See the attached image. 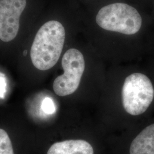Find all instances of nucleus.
Instances as JSON below:
<instances>
[{
    "mask_svg": "<svg viewBox=\"0 0 154 154\" xmlns=\"http://www.w3.org/2000/svg\"><path fill=\"white\" fill-rule=\"evenodd\" d=\"M65 30L61 23L50 21L39 29L30 50L33 65L42 71L49 70L59 60L65 43Z\"/></svg>",
    "mask_w": 154,
    "mask_h": 154,
    "instance_id": "f257e3e1",
    "label": "nucleus"
},
{
    "mask_svg": "<svg viewBox=\"0 0 154 154\" xmlns=\"http://www.w3.org/2000/svg\"><path fill=\"white\" fill-rule=\"evenodd\" d=\"M96 22L100 28L109 31L132 35L141 28L142 19L134 8L124 3H114L100 9Z\"/></svg>",
    "mask_w": 154,
    "mask_h": 154,
    "instance_id": "f03ea898",
    "label": "nucleus"
},
{
    "mask_svg": "<svg viewBox=\"0 0 154 154\" xmlns=\"http://www.w3.org/2000/svg\"><path fill=\"white\" fill-rule=\"evenodd\" d=\"M123 106L127 113L139 116L148 109L154 97L150 79L144 74L134 73L126 78L123 86Z\"/></svg>",
    "mask_w": 154,
    "mask_h": 154,
    "instance_id": "7ed1b4c3",
    "label": "nucleus"
},
{
    "mask_svg": "<svg viewBox=\"0 0 154 154\" xmlns=\"http://www.w3.org/2000/svg\"><path fill=\"white\" fill-rule=\"evenodd\" d=\"M63 74L57 77L53 82V90L60 97L74 93L78 88L85 67L83 54L76 49L66 51L62 60Z\"/></svg>",
    "mask_w": 154,
    "mask_h": 154,
    "instance_id": "20e7f679",
    "label": "nucleus"
},
{
    "mask_svg": "<svg viewBox=\"0 0 154 154\" xmlns=\"http://www.w3.org/2000/svg\"><path fill=\"white\" fill-rule=\"evenodd\" d=\"M26 0H0V39L8 42L16 37L20 18Z\"/></svg>",
    "mask_w": 154,
    "mask_h": 154,
    "instance_id": "39448f33",
    "label": "nucleus"
},
{
    "mask_svg": "<svg viewBox=\"0 0 154 154\" xmlns=\"http://www.w3.org/2000/svg\"><path fill=\"white\" fill-rule=\"evenodd\" d=\"M47 154H94V149L85 140H67L53 144Z\"/></svg>",
    "mask_w": 154,
    "mask_h": 154,
    "instance_id": "423d86ee",
    "label": "nucleus"
},
{
    "mask_svg": "<svg viewBox=\"0 0 154 154\" xmlns=\"http://www.w3.org/2000/svg\"><path fill=\"white\" fill-rule=\"evenodd\" d=\"M130 154H154V124L146 127L132 140Z\"/></svg>",
    "mask_w": 154,
    "mask_h": 154,
    "instance_id": "0eeeda50",
    "label": "nucleus"
},
{
    "mask_svg": "<svg viewBox=\"0 0 154 154\" xmlns=\"http://www.w3.org/2000/svg\"><path fill=\"white\" fill-rule=\"evenodd\" d=\"M0 154H14L11 140L8 133L0 128Z\"/></svg>",
    "mask_w": 154,
    "mask_h": 154,
    "instance_id": "6e6552de",
    "label": "nucleus"
},
{
    "mask_svg": "<svg viewBox=\"0 0 154 154\" xmlns=\"http://www.w3.org/2000/svg\"><path fill=\"white\" fill-rule=\"evenodd\" d=\"M41 109L46 114H53L55 112V106L53 100L49 97L45 98L42 102Z\"/></svg>",
    "mask_w": 154,
    "mask_h": 154,
    "instance_id": "1a4fd4ad",
    "label": "nucleus"
},
{
    "mask_svg": "<svg viewBox=\"0 0 154 154\" xmlns=\"http://www.w3.org/2000/svg\"><path fill=\"white\" fill-rule=\"evenodd\" d=\"M6 85L3 78H0V97H4L3 95L5 91Z\"/></svg>",
    "mask_w": 154,
    "mask_h": 154,
    "instance_id": "9d476101",
    "label": "nucleus"
},
{
    "mask_svg": "<svg viewBox=\"0 0 154 154\" xmlns=\"http://www.w3.org/2000/svg\"><path fill=\"white\" fill-rule=\"evenodd\" d=\"M28 53V51H27V50H24V51H23V55L24 56H25V55H26V54Z\"/></svg>",
    "mask_w": 154,
    "mask_h": 154,
    "instance_id": "9b49d317",
    "label": "nucleus"
}]
</instances>
